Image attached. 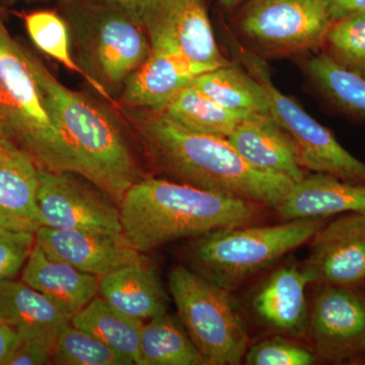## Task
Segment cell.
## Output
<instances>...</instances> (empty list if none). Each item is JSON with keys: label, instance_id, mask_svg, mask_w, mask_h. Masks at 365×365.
Returning a JSON list of instances; mask_svg holds the SVG:
<instances>
[{"label": "cell", "instance_id": "cell-1", "mask_svg": "<svg viewBox=\"0 0 365 365\" xmlns=\"http://www.w3.org/2000/svg\"><path fill=\"white\" fill-rule=\"evenodd\" d=\"M129 110L153 165L178 182L272 208L294 184L255 169L227 138L190 131L158 110Z\"/></svg>", "mask_w": 365, "mask_h": 365}, {"label": "cell", "instance_id": "cell-2", "mask_svg": "<svg viewBox=\"0 0 365 365\" xmlns=\"http://www.w3.org/2000/svg\"><path fill=\"white\" fill-rule=\"evenodd\" d=\"M122 232L140 253L222 228L253 225L260 204L165 178H145L119 203Z\"/></svg>", "mask_w": 365, "mask_h": 365}, {"label": "cell", "instance_id": "cell-3", "mask_svg": "<svg viewBox=\"0 0 365 365\" xmlns=\"http://www.w3.org/2000/svg\"><path fill=\"white\" fill-rule=\"evenodd\" d=\"M33 61L66 138L72 173L119 205L127 190L144 178L121 125L104 106L64 86L34 55Z\"/></svg>", "mask_w": 365, "mask_h": 365}, {"label": "cell", "instance_id": "cell-4", "mask_svg": "<svg viewBox=\"0 0 365 365\" xmlns=\"http://www.w3.org/2000/svg\"><path fill=\"white\" fill-rule=\"evenodd\" d=\"M74 58L86 83L116 105L124 83L145 63L151 46L135 6L110 0H66Z\"/></svg>", "mask_w": 365, "mask_h": 365}, {"label": "cell", "instance_id": "cell-5", "mask_svg": "<svg viewBox=\"0 0 365 365\" xmlns=\"http://www.w3.org/2000/svg\"><path fill=\"white\" fill-rule=\"evenodd\" d=\"M0 140L25 151L38 167L72 173L66 138L48 104L33 54L0 19Z\"/></svg>", "mask_w": 365, "mask_h": 365}, {"label": "cell", "instance_id": "cell-6", "mask_svg": "<svg viewBox=\"0 0 365 365\" xmlns=\"http://www.w3.org/2000/svg\"><path fill=\"white\" fill-rule=\"evenodd\" d=\"M324 218L275 225L222 228L194 237L187 257L191 269L228 292L313 239Z\"/></svg>", "mask_w": 365, "mask_h": 365}, {"label": "cell", "instance_id": "cell-7", "mask_svg": "<svg viewBox=\"0 0 365 365\" xmlns=\"http://www.w3.org/2000/svg\"><path fill=\"white\" fill-rule=\"evenodd\" d=\"M178 318L206 365H239L249 346V333L230 292L193 269L178 265L169 275Z\"/></svg>", "mask_w": 365, "mask_h": 365}, {"label": "cell", "instance_id": "cell-8", "mask_svg": "<svg viewBox=\"0 0 365 365\" xmlns=\"http://www.w3.org/2000/svg\"><path fill=\"white\" fill-rule=\"evenodd\" d=\"M242 62L267 93L271 116L292 136L304 170L365 184V163L341 145L327 127L304 111L294 98L273 85L267 64L253 52L242 51Z\"/></svg>", "mask_w": 365, "mask_h": 365}, {"label": "cell", "instance_id": "cell-9", "mask_svg": "<svg viewBox=\"0 0 365 365\" xmlns=\"http://www.w3.org/2000/svg\"><path fill=\"white\" fill-rule=\"evenodd\" d=\"M331 25L325 0H249L239 21L245 39L266 55L319 49Z\"/></svg>", "mask_w": 365, "mask_h": 365}, {"label": "cell", "instance_id": "cell-10", "mask_svg": "<svg viewBox=\"0 0 365 365\" xmlns=\"http://www.w3.org/2000/svg\"><path fill=\"white\" fill-rule=\"evenodd\" d=\"M151 51L175 53L210 69L228 63L217 46L205 0H138Z\"/></svg>", "mask_w": 365, "mask_h": 365}, {"label": "cell", "instance_id": "cell-11", "mask_svg": "<svg viewBox=\"0 0 365 365\" xmlns=\"http://www.w3.org/2000/svg\"><path fill=\"white\" fill-rule=\"evenodd\" d=\"M38 207L42 227L123 234L118 204L73 173L39 168Z\"/></svg>", "mask_w": 365, "mask_h": 365}, {"label": "cell", "instance_id": "cell-12", "mask_svg": "<svg viewBox=\"0 0 365 365\" xmlns=\"http://www.w3.org/2000/svg\"><path fill=\"white\" fill-rule=\"evenodd\" d=\"M307 330L319 359L344 364L365 356V295L354 287L322 285Z\"/></svg>", "mask_w": 365, "mask_h": 365}, {"label": "cell", "instance_id": "cell-13", "mask_svg": "<svg viewBox=\"0 0 365 365\" xmlns=\"http://www.w3.org/2000/svg\"><path fill=\"white\" fill-rule=\"evenodd\" d=\"M309 284L355 287L365 281V212L345 213L311 240L302 266Z\"/></svg>", "mask_w": 365, "mask_h": 365}, {"label": "cell", "instance_id": "cell-14", "mask_svg": "<svg viewBox=\"0 0 365 365\" xmlns=\"http://www.w3.org/2000/svg\"><path fill=\"white\" fill-rule=\"evenodd\" d=\"M36 244L53 259L66 262L83 272L101 278L127 266L148 261L123 234L38 228Z\"/></svg>", "mask_w": 365, "mask_h": 365}, {"label": "cell", "instance_id": "cell-15", "mask_svg": "<svg viewBox=\"0 0 365 365\" xmlns=\"http://www.w3.org/2000/svg\"><path fill=\"white\" fill-rule=\"evenodd\" d=\"M227 139L255 169L294 182L306 177L294 141L271 114L251 115Z\"/></svg>", "mask_w": 365, "mask_h": 365}, {"label": "cell", "instance_id": "cell-16", "mask_svg": "<svg viewBox=\"0 0 365 365\" xmlns=\"http://www.w3.org/2000/svg\"><path fill=\"white\" fill-rule=\"evenodd\" d=\"M208 71L182 55L151 51L150 58L124 83L118 102L125 109H162Z\"/></svg>", "mask_w": 365, "mask_h": 365}, {"label": "cell", "instance_id": "cell-17", "mask_svg": "<svg viewBox=\"0 0 365 365\" xmlns=\"http://www.w3.org/2000/svg\"><path fill=\"white\" fill-rule=\"evenodd\" d=\"M39 167L25 151L0 140V227L37 232Z\"/></svg>", "mask_w": 365, "mask_h": 365}, {"label": "cell", "instance_id": "cell-18", "mask_svg": "<svg viewBox=\"0 0 365 365\" xmlns=\"http://www.w3.org/2000/svg\"><path fill=\"white\" fill-rule=\"evenodd\" d=\"M307 284L309 281L302 266H283L257 290L252 300L254 314L263 325L280 335H304L309 317Z\"/></svg>", "mask_w": 365, "mask_h": 365}, {"label": "cell", "instance_id": "cell-19", "mask_svg": "<svg viewBox=\"0 0 365 365\" xmlns=\"http://www.w3.org/2000/svg\"><path fill=\"white\" fill-rule=\"evenodd\" d=\"M274 209L283 222L365 212V184L314 173L294 182Z\"/></svg>", "mask_w": 365, "mask_h": 365}, {"label": "cell", "instance_id": "cell-20", "mask_svg": "<svg viewBox=\"0 0 365 365\" xmlns=\"http://www.w3.org/2000/svg\"><path fill=\"white\" fill-rule=\"evenodd\" d=\"M0 319L16 329L23 343L53 353L60 331L71 319L23 281L0 283Z\"/></svg>", "mask_w": 365, "mask_h": 365}, {"label": "cell", "instance_id": "cell-21", "mask_svg": "<svg viewBox=\"0 0 365 365\" xmlns=\"http://www.w3.org/2000/svg\"><path fill=\"white\" fill-rule=\"evenodd\" d=\"M21 280L71 319L98 295L100 285L97 276L51 258L37 244L21 271Z\"/></svg>", "mask_w": 365, "mask_h": 365}, {"label": "cell", "instance_id": "cell-22", "mask_svg": "<svg viewBox=\"0 0 365 365\" xmlns=\"http://www.w3.org/2000/svg\"><path fill=\"white\" fill-rule=\"evenodd\" d=\"M98 295L118 311L143 323L168 313L170 304L157 270L148 261L101 277Z\"/></svg>", "mask_w": 365, "mask_h": 365}, {"label": "cell", "instance_id": "cell-23", "mask_svg": "<svg viewBox=\"0 0 365 365\" xmlns=\"http://www.w3.org/2000/svg\"><path fill=\"white\" fill-rule=\"evenodd\" d=\"M193 86L222 107L248 115H270L265 88L248 71L227 63L200 74Z\"/></svg>", "mask_w": 365, "mask_h": 365}, {"label": "cell", "instance_id": "cell-24", "mask_svg": "<svg viewBox=\"0 0 365 365\" xmlns=\"http://www.w3.org/2000/svg\"><path fill=\"white\" fill-rule=\"evenodd\" d=\"M138 365H206L179 318L168 313L143 324Z\"/></svg>", "mask_w": 365, "mask_h": 365}, {"label": "cell", "instance_id": "cell-25", "mask_svg": "<svg viewBox=\"0 0 365 365\" xmlns=\"http://www.w3.org/2000/svg\"><path fill=\"white\" fill-rule=\"evenodd\" d=\"M71 324L102 341L132 364L138 362L143 322L118 311L100 295L74 314Z\"/></svg>", "mask_w": 365, "mask_h": 365}, {"label": "cell", "instance_id": "cell-26", "mask_svg": "<svg viewBox=\"0 0 365 365\" xmlns=\"http://www.w3.org/2000/svg\"><path fill=\"white\" fill-rule=\"evenodd\" d=\"M158 111L190 131L223 138H227L242 120L251 116L222 107L193 85L180 91Z\"/></svg>", "mask_w": 365, "mask_h": 365}, {"label": "cell", "instance_id": "cell-27", "mask_svg": "<svg viewBox=\"0 0 365 365\" xmlns=\"http://www.w3.org/2000/svg\"><path fill=\"white\" fill-rule=\"evenodd\" d=\"M25 25L38 49L86 81L85 72L74 58L71 31L66 19L52 11H34L26 16Z\"/></svg>", "mask_w": 365, "mask_h": 365}, {"label": "cell", "instance_id": "cell-28", "mask_svg": "<svg viewBox=\"0 0 365 365\" xmlns=\"http://www.w3.org/2000/svg\"><path fill=\"white\" fill-rule=\"evenodd\" d=\"M52 361L60 365H132L109 346L71 323L60 331Z\"/></svg>", "mask_w": 365, "mask_h": 365}, {"label": "cell", "instance_id": "cell-29", "mask_svg": "<svg viewBox=\"0 0 365 365\" xmlns=\"http://www.w3.org/2000/svg\"><path fill=\"white\" fill-rule=\"evenodd\" d=\"M322 49L336 64L365 81V14L334 21Z\"/></svg>", "mask_w": 365, "mask_h": 365}, {"label": "cell", "instance_id": "cell-30", "mask_svg": "<svg viewBox=\"0 0 365 365\" xmlns=\"http://www.w3.org/2000/svg\"><path fill=\"white\" fill-rule=\"evenodd\" d=\"M316 359L314 351L276 335L252 346L247 350L244 361L248 365H311Z\"/></svg>", "mask_w": 365, "mask_h": 365}, {"label": "cell", "instance_id": "cell-31", "mask_svg": "<svg viewBox=\"0 0 365 365\" xmlns=\"http://www.w3.org/2000/svg\"><path fill=\"white\" fill-rule=\"evenodd\" d=\"M36 245V234L0 227V283L23 271Z\"/></svg>", "mask_w": 365, "mask_h": 365}, {"label": "cell", "instance_id": "cell-32", "mask_svg": "<svg viewBox=\"0 0 365 365\" xmlns=\"http://www.w3.org/2000/svg\"><path fill=\"white\" fill-rule=\"evenodd\" d=\"M52 352L41 346L21 343L7 365L52 364Z\"/></svg>", "mask_w": 365, "mask_h": 365}, {"label": "cell", "instance_id": "cell-33", "mask_svg": "<svg viewBox=\"0 0 365 365\" xmlns=\"http://www.w3.org/2000/svg\"><path fill=\"white\" fill-rule=\"evenodd\" d=\"M325 2L332 23L365 14V0H325Z\"/></svg>", "mask_w": 365, "mask_h": 365}, {"label": "cell", "instance_id": "cell-34", "mask_svg": "<svg viewBox=\"0 0 365 365\" xmlns=\"http://www.w3.org/2000/svg\"><path fill=\"white\" fill-rule=\"evenodd\" d=\"M23 343L14 327L0 319V365H7Z\"/></svg>", "mask_w": 365, "mask_h": 365}, {"label": "cell", "instance_id": "cell-35", "mask_svg": "<svg viewBox=\"0 0 365 365\" xmlns=\"http://www.w3.org/2000/svg\"><path fill=\"white\" fill-rule=\"evenodd\" d=\"M220 4H222L225 9H232L235 7L239 6L240 4H244V2L249 1V0H218Z\"/></svg>", "mask_w": 365, "mask_h": 365}, {"label": "cell", "instance_id": "cell-36", "mask_svg": "<svg viewBox=\"0 0 365 365\" xmlns=\"http://www.w3.org/2000/svg\"><path fill=\"white\" fill-rule=\"evenodd\" d=\"M110 1L120 2V4H131L135 6L138 0H110Z\"/></svg>", "mask_w": 365, "mask_h": 365}]
</instances>
